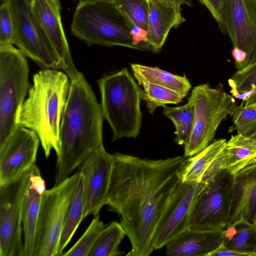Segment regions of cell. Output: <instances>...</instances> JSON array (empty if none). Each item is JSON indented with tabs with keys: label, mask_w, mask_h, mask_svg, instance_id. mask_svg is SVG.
I'll list each match as a JSON object with an SVG mask.
<instances>
[{
	"label": "cell",
	"mask_w": 256,
	"mask_h": 256,
	"mask_svg": "<svg viewBox=\"0 0 256 256\" xmlns=\"http://www.w3.org/2000/svg\"><path fill=\"white\" fill-rule=\"evenodd\" d=\"M107 195L108 209L117 213L132 246L126 256H148L158 224L180 180L178 172L186 157L150 160L112 154Z\"/></svg>",
	"instance_id": "cell-1"
},
{
	"label": "cell",
	"mask_w": 256,
	"mask_h": 256,
	"mask_svg": "<svg viewBox=\"0 0 256 256\" xmlns=\"http://www.w3.org/2000/svg\"><path fill=\"white\" fill-rule=\"evenodd\" d=\"M100 104L84 74L70 80L60 131L55 184L68 178L96 150L103 146Z\"/></svg>",
	"instance_id": "cell-2"
},
{
	"label": "cell",
	"mask_w": 256,
	"mask_h": 256,
	"mask_svg": "<svg viewBox=\"0 0 256 256\" xmlns=\"http://www.w3.org/2000/svg\"><path fill=\"white\" fill-rule=\"evenodd\" d=\"M70 85L68 74L59 70L43 69L34 74L28 96L18 115V125L38 136L46 158L60 152V131Z\"/></svg>",
	"instance_id": "cell-3"
},
{
	"label": "cell",
	"mask_w": 256,
	"mask_h": 256,
	"mask_svg": "<svg viewBox=\"0 0 256 256\" xmlns=\"http://www.w3.org/2000/svg\"><path fill=\"white\" fill-rule=\"evenodd\" d=\"M134 26L112 1L98 0L78 4L71 32L88 46H122L154 52L148 43L135 38Z\"/></svg>",
	"instance_id": "cell-4"
},
{
	"label": "cell",
	"mask_w": 256,
	"mask_h": 256,
	"mask_svg": "<svg viewBox=\"0 0 256 256\" xmlns=\"http://www.w3.org/2000/svg\"><path fill=\"white\" fill-rule=\"evenodd\" d=\"M98 83L102 114L111 128L112 142L124 137L136 138L142 120V90L128 69L104 76Z\"/></svg>",
	"instance_id": "cell-5"
},
{
	"label": "cell",
	"mask_w": 256,
	"mask_h": 256,
	"mask_svg": "<svg viewBox=\"0 0 256 256\" xmlns=\"http://www.w3.org/2000/svg\"><path fill=\"white\" fill-rule=\"evenodd\" d=\"M24 54L13 44L0 46V146L17 126L18 115L30 88Z\"/></svg>",
	"instance_id": "cell-6"
},
{
	"label": "cell",
	"mask_w": 256,
	"mask_h": 256,
	"mask_svg": "<svg viewBox=\"0 0 256 256\" xmlns=\"http://www.w3.org/2000/svg\"><path fill=\"white\" fill-rule=\"evenodd\" d=\"M194 106L192 132L184 146V156H192L205 148L214 139L222 122L236 106L234 98L226 93L222 84L212 88L208 84L192 90L188 98Z\"/></svg>",
	"instance_id": "cell-7"
},
{
	"label": "cell",
	"mask_w": 256,
	"mask_h": 256,
	"mask_svg": "<svg viewBox=\"0 0 256 256\" xmlns=\"http://www.w3.org/2000/svg\"><path fill=\"white\" fill-rule=\"evenodd\" d=\"M79 175L75 173L42 194L34 256H58L66 214Z\"/></svg>",
	"instance_id": "cell-8"
},
{
	"label": "cell",
	"mask_w": 256,
	"mask_h": 256,
	"mask_svg": "<svg viewBox=\"0 0 256 256\" xmlns=\"http://www.w3.org/2000/svg\"><path fill=\"white\" fill-rule=\"evenodd\" d=\"M8 4L14 28V44L42 68L61 70L59 58L33 11L31 0H8Z\"/></svg>",
	"instance_id": "cell-9"
},
{
	"label": "cell",
	"mask_w": 256,
	"mask_h": 256,
	"mask_svg": "<svg viewBox=\"0 0 256 256\" xmlns=\"http://www.w3.org/2000/svg\"><path fill=\"white\" fill-rule=\"evenodd\" d=\"M234 175L220 171L206 184L196 200L189 228L200 230H224L230 217Z\"/></svg>",
	"instance_id": "cell-10"
},
{
	"label": "cell",
	"mask_w": 256,
	"mask_h": 256,
	"mask_svg": "<svg viewBox=\"0 0 256 256\" xmlns=\"http://www.w3.org/2000/svg\"><path fill=\"white\" fill-rule=\"evenodd\" d=\"M32 168L14 180L0 185V256H24L22 204Z\"/></svg>",
	"instance_id": "cell-11"
},
{
	"label": "cell",
	"mask_w": 256,
	"mask_h": 256,
	"mask_svg": "<svg viewBox=\"0 0 256 256\" xmlns=\"http://www.w3.org/2000/svg\"><path fill=\"white\" fill-rule=\"evenodd\" d=\"M206 184L180 182L156 229L154 250L165 246L189 228L196 198Z\"/></svg>",
	"instance_id": "cell-12"
},
{
	"label": "cell",
	"mask_w": 256,
	"mask_h": 256,
	"mask_svg": "<svg viewBox=\"0 0 256 256\" xmlns=\"http://www.w3.org/2000/svg\"><path fill=\"white\" fill-rule=\"evenodd\" d=\"M113 164V154L108 152L103 146L80 165L79 172L82 178L83 220L90 215H98L106 205Z\"/></svg>",
	"instance_id": "cell-13"
},
{
	"label": "cell",
	"mask_w": 256,
	"mask_h": 256,
	"mask_svg": "<svg viewBox=\"0 0 256 256\" xmlns=\"http://www.w3.org/2000/svg\"><path fill=\"white\" fill-rule=\"evenodd\" d=\"M40 142L34 131L17 126L0 146V185L14 180L36 164Z\"/></svg>",
	"instance_id": "cell-14"
},
{
	"label": "cell",
	"mask_w": 256,
	"mask_h": 256,
	"mask_svg": "<svg viewBox=\"0 0 256 256\" xmlns=\"http://www.w3.org/2000/svg\"><path fill=\"white\" fill-rule=\"evenodd\" d=\"M224 22L233 46L246 52L248 64L256 61V0H225Z\"/></svg>",
	"instance_id": "cell-15"
},
{
	"label": "cell",
	"mask_w": 256,
	"mask_h": 256,
	"mask_svg": "<svg viewBox=\"0 0 256 256\" xmlns=\"http://www.w3.org/2000/svg\"><path fill=\"white\" fill-rule=\"evenodd\" d=\"M33 11L50 43L60 60L61 70L70 80L78 77L61 18L59 0H31Z\"/></svg>",
	"instance_id": "cell-16"
},
{
	"label": "cell",
	"mask_w": 256,
	"mask_h": 256,
	"mask_svg": "<svg viewBox=\"0 0 256 256\" xmlns=\"http://www.w3.org/2000/svg\"><path fill=\"white\" fill-rule=\"evenodd\" d=\"M226 139L214 140L198 154L186 158L178 172L182 182L206 184L221 170Z\"/></svg>",
	"instance_id": "cell-17"
},
{
	"label": "cell",
	"mask_w": 256,
	"mask_h": 256,
	"mask_svg": "<svg viewBox=\"0 0 256 256\" xmlns=\"http://www.w3.org/2000/svg\"><path fill=\"white\" fill-rule=\"evenodd\" d=\"M256 216V163L234 175L233 197L226 226L241 221L254 224Z\"/></svg>",
	"instance_id": "cell-18"
},
{
	"label": "cell",
	"mask_w": 256,
	"mask_h": 256,
	"mask_svg": "<svg viewBox=\"0 0 256 256\" xmlns=\"http://www.w3.org/2000/svg\"><path fill=\"white\" fill-rule=\"evenodd\" d=\"M149 12L147 42L154 52H160L172 28H176L186 22L181 6L161 0H148Z\"/></svg>",
	"instance_id": "cell-19"
},
{
	"label": "cell",
	"mask_w": 256,
	"mask_h": 256,
	"mask_svg": "<svg viewBox=\"0 0 256 256\" xmlns=\"http://www.w3.org/2000/svg\"><path fill=\"white\" fill-rule=\"evenodd\" d=\"M223 232L188 228L168 243L166 254L170 256H208L222 243Z\"/></svg>",
	"instance_id": "cell-20"
},
{
	"label": "cell",
	"mask_w": 256,
	"mask_h": 256,
	"mask_svg": "<svg viewBox=\"0 0 256 256\" xmlns=\"http://www.w3.org/2000/svg\"><path fill=\"white\" fill-rule=\"evenodd\" d=\"M46 188L34 180H30L24 198L22 224L24 232V256H34L38 220L42 196Z\"/></svg>",
	"instance_id": "cell-21"
},
{
	"label": "cell",
	"mask_w": 256,
	"mask_h": 256,
	"mask_svg": "<svg viewBox=\"0 0 256 256\" xmlns=\"http://www.w3.org/2000/svg\"><path fill=\"white\" fill-rule=\"evenodd\" d=\"M256 163V137H246L240 134L232 136L224 150L221 170L235 175Z\"/></svg>",
	"instance_id": "cell-22"
},
{
	"label": "cell",
	"mask_w": 256,
	"mask_h": 256,
	"mask_svg": "<svg viewBox=\"0 0 256 256\" xmlns=\"http://www.w3.org/2000/svg\"><path fill=\"white\" fill-rule=\"evenodd\" d=\"M135 78H140L152 84L172 90L184 98L190 90L192 84L185 75L180 76L156 67L137 64H130Z\"/></svg>",
	"instance_id": "cell-23"
},
{
	"label": "cell",
	"mask_w": 256,
	"mask_h": 256,
	"mask_svg": "<svg viewBox=\"0 0 256 256\" xmlns=\"http://www.w3.org/2000/svg\"><path fill=\"white\" fill-rule=\"evenodd\" d=\"M84 209L82 178L80 172L74 193L66 214L60 241L58 256H62L64 249L83 220Z\"/></svg>",
	"instance_id": "cell-24"
},
{
	"label": "cell",
	"mask_w": 256,
	"mask_h": 256,
	"mask_svg": "<svg viewBox=\"0 0 256 256\" xmlns=\"http://www.w3.org/2000/svg\"><path fill=\"white\" fill-rule=\"evenodd\" d=\"M126 235L120 222H112L100 233L88 256H118L124 254L120 245Z\"/></svg>",
	"instance_id": "cell-25"
},
{
	"label": "cell",
	"mask_w": 256,
	"mask_h": 256,
	"mask_svg": "<svg viewBox=\"0 0 256 256\" xmlns=\"http://www.w3.org/2000/svg\"><path fill=\"white\" fill-rule=\"evenodd\" d=\"M163 114L170 120L176 128L174 142L184 146L191 135L194 122V108L188 101L186 104L176 107L164 108Z\"/></svg>",
	"instance_id": "cell-26"
},
{
	"label": "cell",
	"mask_w": 256,
	"mask_h": 256,
	"mask_svg": "<svg viewBox=\"0 0 256 256\" xmlns=\"http://www.w3.org/2000/svg\"><path fill=\"white\" fill-rule=\"evenodd\" d=\"M139 85L143 87L141 98L146 104L149 113L152 114L156 108L166 106L167 104H178L184 97L169 88L160 86L140 78H136Z\"/></svg>",
	"instance_id": "cell-27"
},
{
	"label": "cell",
	"mask_w": 256,
	"mask_h": 256,
	"mask_svg": "<svg viewBox=\"0 0 256 256\" xmlns=\"http://www.w3.org/2000/svg\"><path fill=\"white\" fill-rule=\"evenodd\" d=\"M234 226L235 234L230 239H223L222 244L243 256H256V225L241 221Z\"/></svg>",
	"instance_id": "cell-28"
},
{
	"label": "cell",
	"mask_w": 256,
	"mask_h": 256,
	"mask_svg": "<svg viewBox=\"0 0 256 256\" xmlns=\"http://www.w3.org/2000/svg\"><path fill=\"white\" fill-rule=\"evenodd\" d=\"M233 124L228 128V132L236 130L238 134L246 137H256V103L248 106L242 101L235 106L230 114Z\"/></svg>",
	"instance_id": "cell-29"
},
{
	"label": "cell",
	"mask_w": 256,
	"mask_h": 256,
	"mask_svg": "<svg viewBox=\"0 0 256 256\" xmlns=\"http://www.w3.org/2000/svg\"><path fill=\"white\" fill-rule=\"evenodd\" d=\"M112 2L134 26L147 31L148 0H112Z\"/></svg>",
	"instance_id": "cell-30"
},
{
	"label": "cell",
	"mask_w": 256,
	"mask_h": 256,
	"mask_svg": "<svg viewBox=\"0 0 256 256\" xmlns=\"http://www.w3.org/2000/svg\"><path fill=\"white\" fill-rule=\"evenodd\" d=\"M99 215L94 216L85 232L68 250L62 254V256H88V254L105 228Z\"/></svg>",
	"instance_id": "cell-31"
},
{
	"label": "cell",
	"mask_w": 256,
	"mask_h": 256,
	"mask_svg": "<svg viewBox=\"0 0 256 256\" xmlns=\"http://www.w3.org/2000/svg\"><path fill=\"white\" fill-rule=\"evenodd\" d=\"M233 97L240 99L241 94L256 90V61L238 70L228 80Z\"/></svg>",
	"instance_id": "cell-32"
},
{
	"label": "cell",
	"mask_w": 256,
	"mask_h": 256,
	"mask_svg": "<svg viewBox=\"0 0 256 256\" xmlns=\"http://www.w3.org/2000/svg\"><path fill=\"white\" fill-rule=\"evenodd\" d=\"M14 28L8 4L0 6V46L14 44Z\"/></svg>",
	"instance_id": "cell-33"
},
{
	"label": "cell",
	"mask_w": 256,
	"mask_h": 256,
	"mask_svg": "<svg viewBox=\"0 0 256 256\" xmlns=\"http://www.w3.org/2000/svg\"><path fill=\"white\" fill-rule=\"evenodd\" d=\"M209 10L217 22L220 28L224 32V14L225 0H198Z\"/></svg>",
	"instance_id": "cell-34"
},
{
	"label": "cell",
	"mask_w": 256,
	"mask_h": 256,
	"mask_svg": "<svg viewBox=\"0 0 256 256\" xmlns=\"http://www.w3.org/2000/svg\"><path fill=\"white\" fill-rule=\"evenodd\" d=\"M232 55L237 70L242 69L248 64V54L242 48L234 46L232 50Z\"/></svg>",
	"instance_id": "cell-35"
},
{
	"label": "cell",
	"mask_w": 256,
	"mask_h": 256,
	"mask_svg": "<svg viewBox=\"0 0 256 256\" xmlns=\"http://www.w3.org/2000/svg\"><path fill=\"white\" fill-rule=\"evenodd\" d=\"M208 256H243L242 254L226 248L222 243Z\"/></svg>",
	"instance_id": "cell-36"
},
{
	"label": "cell",
	"mask_w": 256,
	"mask_h": 256,
	"mask_svg": "<svg viewBox=\"0 0 256 256\" xmlns=\"http://www.w3.org/2000/svg\"><path fill=\"white\" fill-rule=\"evenodd\" d=\"M166 2H170L181 6L182 4H186L192 6V2L191 0H161Z\"/></svg>",
	"instance_id": "cell-37"
},
{
	"label": "cell",
	"mask_w": 256,
	"mask_h": 256,
	"mask_svg": "<svg viewBox=\"0 0 256 256\" xmlns=\"http://www.w3.org/2000/svg\"><path fill=\"white\" fill-rule=\"evenodd\" d=\"M253 103H256V90H255L244 102V105L248 106Z\"/></svg>",
	"instance_id": "cell-38"
},
{
	"label": "cell",
	"mask_w": 256,
	"mask_h": 256,
	"mask_svg": "<svg viewBox=\"0 0 256 256\" xmlns=\"http://www.w3.org/2000/svg\"><path fill=\"white\" fill-rule=\"evenodd\" d=\"M98 0H108V1H112V0H78V4L90 2H94V1H98Z\"/></svg>",
	"instance_id": "cell-39"
},
{
	"label": "cell",
	"mask_w": 256,
	"mask_h": 256,
	"mask_svg": "<svg viewBox=\"0 0 256 256\" xmlns=\"http://www.w3.org/2000/svg\"><path fill=\"white\" fill-rule=\"evenodd\" d=\"M8 0H0V6L8 4Z\"/></svg>",
	"instance_id": "cell-40"
},
{
	"label": "cell",
	"mask_w": 256,
	"mask_h": 256,
	"mask_svg": "<svg viewBox=\"0 0 256 256\" xmlns=\"http://www.w3.org/2000/svg\"><path fill=\"white\" fill-rule=\"evenodd\" d=\"M254 224L256 225V216Z\"/></svg>",
	"instance_id": "cell-41"
}]
</instances>
